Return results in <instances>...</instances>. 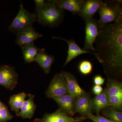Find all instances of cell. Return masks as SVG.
<instances>
[{"instance_id":"2e32d148","label":"cell","mask_w":122,"mask_h":122,"mask_svg":"<svg viewBox=\"0 0 122 122\" xmlns=\"http://www.w3.org/2000/svg\"><path fill=\"white\" fill-rule=\"evenodd\" d=\"M83 0H53L59 8L63 10L71 12L73 14H78L80 11L81 5Z\"/></svg>"},{"instance_id":"7402d4cb","label":"cell","mask_w":122,"mask_h":122,"mask_svg":"<svg viewBox=\"0 0 122 122\" xmlns=\"http://www.w3.org/2000/svg\"><path fill=\"white\" fill-rule=\"evenodd\" d=\"M103 114L105 117L115 122H122V113L112 107L109 106L103 109Z\"/></svg>"},{"instance_id":"8fae6325","label":"cell","mask_w":122,"mask_h":122,"mask_svg":"<svg viewBox=\"0 0 122 122\" xmlns=\"http://www.w3.org/2000/svg\"><path fill=\"white\" fill-rule=\"evenodd\" d=\"M92 99L90 95L86 93L75 99L76 113H78L81 116L87 117L92 113Z\"/></svg>"},{"instance_id":"ba28073f","label":"cell","mask_w":122,"mask_h":122,"mask_svg":"<svg viewBox=\"0 0 122 122\" xmlns=\"http://www.w3.org/2000/svg\"><path fill=\"white\" fill-rule=\"evenodd\" d=\"M86 117L81 116L73 118L62 112L59 109L54 113L46 114L38 122H78L86 119Z\"/></svg>"},{"instance_id":"52a82bcc","label":"cell","mask_w":122,"mask_h":122,"mask_svg":"<svg viewBox=\"0 0 122 122\" xmlns=\"http://www.w3.org/2000/svg\"><path fill=\"white\" fill-rule=\"evenodd\" d=\"M18 78V75L14 66H0V85L12 90L16 86Z\"/></svg>"},{"instance_id":"3957f363","label":"cell","mask_w":122,"mask_h":122,"mask_svg":"<svg viewBox=\"0 0 122 122\" xmlns=\"http://www.w3.org/2000/svg\"><path fill=\"white\" fill-rule=\"evenodd\" d=\"M64 17V10L58 7L53 0H48L44 4L39 23L54 28L58 26L63 21Z\"/></svg>"},{"instance_id":"44dd1931","label":"cell","mask_w":122,"mask_h":122,"mask_svg":"<svg viewBox=\"0 0 122 122\" xmlns=\"http://www.w3.org/2000/svg\"><path fill=\"white\" fill-rule=\"evenodd\" d=\"M27 95L24 92L14 95L10 97L9 104L11 110L17 114L22 107Z\"/></svg>"},{"instance_id":"f1b7e54d","label":"cell","mask_w":122,"mask_h":122,"mask_svg":"<svg viewBox=\"0 0 122 122\" xmlns=\"http://www.w3.org/2000/svg\"><path fill=\"white\" fill-rule=\"evenodd\" d=\"M92 91L93 93L96 96L102 93L103 91V89L101 86L95 85L92 88Z\"/></svg>"},{"instance_id":"9a60e30c","label":"cell","mask_w":122,"mask_h":122,"mask_svg":"<svg viewBox=\"0 0 122 122\" xmlns=\"http://www.w3.org/2000/svg\"><path fill=\"white\" fill-rule=\"evenodd\" d=\"M55 59L53 56L48 54L46 52L45 49L42 48L41 51L37 55L34 61L40 66L46 74H48L50 72L51 66Z\"/></svg>"},{"instance_id":"4316f807","label":"cell","mask_w":122,"mask_h":122,"mask_svg":"<svg viewBox=\"0 0 122 122\" xmlns=\"http://www.w3.org/2000/svg\"><path fill=\"white\" fill-rule=\"evenodd\" d=\"M86 117V119H89L92 120L93 122H115L109 120L103 116L99 114L95 116L92 114Z\"/></svg>"},{"instance_id":"ac0fdd59","label":"cell","mask_w":122,"mask_h":122,"mask_svg":"<svg viewBox=\"0 0 122 122\" xmlns=\"http://www.w3.org/2000/svg\"><path fill=\"white\" fill-rule=\"evenodd\" d=\"M92 110L96 112L97 115L99 114L101 111L110 106L106 88H105L102 93L96 95L92 99Z\"/></svg>"},{"instance_id":"5bb4252c","label":"cell","mask_w":122,"mask_h":122,"mask_svg":"<svg viewBox=\"0 0 122 122\" xmlns=\"http://www.w3.org/2000/svg\"><path fill=\"white\" fill-rule=\"evenodd\" d=\"M52 38L54 39H61L66 42L68 44V56L63 66H65L70 61L80 55L87 53L92 54L94 55L93 53L90 51H87L81 49L73 39L70 40H67L62 38L56 36L53 37Z\"/></svg>"},{"instance_id":"ffe728a7","label":"cell","mask_w":122,"mask_h":122,"mask_svg":"<svg viewBox=\"0 0 122 122\" xmlns=\"http://www.w3.org/2000/svg\"><path fill=\"white\" fill-rule=\"evenodd\" d=\"M106 88L108 96H118L122 97V84L115 79L107 78Z\"/></svg>"},{"instance_id":"7a4b0ae2","label":"cell","mask_w":122,"mask_h":122,"mask_svg":"<svg viewBox=\"0 0 122 122\" xmlns=\"http://www.w3.org/2000/svg\"><path fill=\"white\" fill-rule=\"evenodd\" d=\"M122 0L103 1L99 9L100 19L97 21L99 29L112 22L122 21Z\"/></svg>"},{"instance_id":"f546056e","label":"cell","mask_w":122,"mask_h":122,"mask_svg":"<svg viewBox=\"0 0 122 122\" xmlns=\"http://www.w3.org/2000/svg\"><path fill=\"white\" fill-rule=\"evenodd\" d=\"M5 106L4 104L0 101V109H2Z\"/></svg>"},{"instance_id":"277c9868","label":"cell","mask_w":122,"mask_h":122,"mask_svg":"<svg viewBox=\"0 0 122 122\" xmlns=\"http://www.w3.org/2000/svg\"><path fill=\"white\" fill-rule=\"evenodd\" d=\"M37 20L36 14L30 13L21 4L17 15L9 26L8 30L10 32L17 33L22 29L32 26L33 24Z\"/></svg>"},{"instance_id":"9c48e42d","label":"cell","mask_w":122,"mask_h":122,"mask_svg":"<svg viewBox=\"0 0 122 122\" xmlns=\"http://www.w3.org/2000/svg\"><path fill=\"white\" fill-rule=\"evenodd\" d=\"M41 34L38 32L32 26L28 27L20 30L17 33L16 43L22 47L25 44L34 42L42 37Z\"/></svg>"},{"instance_id":"6da1fadb","label":"cell","mask_w":122,"mask_h":122,"mask_svg":"<svg viewBox=\"0 0 122 122\" xmlns=\"http://www.w3.org/2000/svg\"><path fill=\"white\" fill-rule=\"evenodd\" d=\"M94 43V55L102 63L106 72L122 74V21L107 24L99 29Z\"/></svg>"},{"instance_id":"30bf717a","label":"cell","mask_w":122,"mask_h":122,"mask_svg":"<svg viewBox=\"0 0 122 122\" xmlns=\"http://www.w3.org/2000/svg\"><path fill=\"white\" fill-rule=\"evenodd\" d=\"M103 1L100 0H83L78 14L83 20L92 18L96 12L98 11Z\"/></svg>"},{"instance_id":"8992f818","label":"cell","mask_w":122,"mask_h":122,"mask_svg":"<svg viewBox=\"0 0 122 122\" xmlns=\"http://www.w3.org/2000/svg\"><path fill=\"white\" fill-rule=\"evenodd\" d=\"M85 39L83 49L94 51L93 44L98 35L99 28L97 21L92 18L85 20Z\"/></svg>"},{"instance_id":"e0dca14e","label":"cell","mask_w":122,"mask_h":122,"mask_svg":"<svg viewBox=\"0 0 122 122\" xmlns=\"http://www.w3.org/2000/svg\"><path fill=\"white\" fill-rule=\"evenodd\" d=\"M34 96L28 95V99L24 102L20 111L17 114V116L23 118L30 119L34 114L36 106L34 102Z\"/></svg>"},{"instance_id":"484cf974","label":"cell","mask_w":122,"mask_h":122,"mask_svg":"<svg viewBox=\"0 0 122 122\" xmlns=\"http://www.w3.org/2000/svg\"><path fill=\"white\" fill-rule=\"evenodd\" d=\"M34 2L36 5V15L37 16V20L39 22L43 12L45 1L44 0H35Z\"/></svg>"},{"instance_id":"4dcf8cb0","label":"cell","mask_w":122,"mask_h":122,"mask_svg":"<svg viewBox=\"0 0 122 122\" xmlns=\"http://www.w3.org/2000/svg\"><path fill=\"white\" fill-rule=\"evenodd\" d=\"M36 122H38V121H36Z\"/></svg>"},{"instance_id":"d4e9b609","label":"cell","mask_w":122,"mask_h":122,"mask_svg":"<svg viewBox=\"0 0 122 122\" xmlns=\"http://www.w3.org/2000/svg\"><path fill=\"white\" fill-rule=\"evenodd\" d=\"M13 116L5 106L0 109V122H6L11 120Z\"/></svg>"},{"instance_id":"83f0119b","label":"cell","mask_w":122,"mask_h":122,"mask_svg":"<svg viewBox=\"0 0 122 122\" xmlns=\"http://www.w3.org/2000/svg\"><path fill=\"white\" fill-rule=\"evenodd\" d=\"M93 81L95 85L101 86L103 85L105 82V79L103 78L100 75H98L95 76Z\"/></svg>"},{"instance_id":"d6986e66","label":"cell","mask_w":122,"mask_h":122,"mask_svg":"<svg viewBox=\"0 0 122 122\" xmlns=\"http://www.w3.org/2000/svg\"><path fill=\"white\" fill-rule=\"evenodd\" d=\"M21 48L24 60L26 63L34 61V58L37 55L42 49L36 46L34 42L24 45Z\"/></svg>"},{"instance_id":"7c38bea8","label":"cell","mask_w":122,"mask_h":122,"mask_svg":"<svg viewBox=\"0 0 122 122\" xmlns=\"http://www.w3.org/2000/svg\"><path fill=\"white\" fill-rule=\"evenodd\" d=\"M61 73L65 79L68 93L70 95L76 98L86 93L79 86L76 78L72 74L64 71H62Z\"/></svg>"},{"instance_id":"4fadbf2b","label":"cell","mask_w":122,"mask_h":122,"mask_svg":"<svg viewBox=\"0 0 122 122\" xmlns=\"http://www.w3.org/2000/svg\"><path fill=\"white\" fill-rule=\"evenodd\" d=\"M76 98L73 97L69 94L54 99L58 104L59 109L62 112L72 117L76 113L75 102Z\"/></svg>"},{"instance_id":"cb8c5ba5","label":"cell","mask_w":122,"mask_h":122,"mask_svg":"<svg viewBox=\"0 0 122 122\" xmlns=\"http://www.w3.org/2000/svg\"><path fill=\"white\" fill-rule=\"evenodd\" d=\"M109 100L110 106L121 112L122 109V97L118 96H109Z\"/></svg>"},{"instance_id":"603a6c76","label":"cell","mask_w":122,"mask_h":122,"mask_svg":"<svg viewBox=\"0 0 122 122\" xmlns=\"http://www.w3.org/2000/svg\"><path fill=\"white\" fill-rule=\"evenodd\" d=\"M78 68L81 73L85 75L90 74L93 70V66L91 62L86 60L81 61Z\"/></svg>"},{"instance_id":"5b68a950","label":"cell","mask_w":122,"mask_h":122,"mask_svg":"<svg viewBox=\"0 0 122 122\" xmlns=\"http://www.w3.org/2000/svg\"><path fill=\"white\" fill-rule=\"evenodd\" d=\"M68 94L69 93L65 79L61 72L56 74L53 77L46 92V95L49 98L53 99Z\"/></svg>"}]
</instances>
